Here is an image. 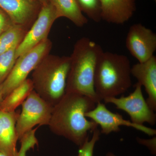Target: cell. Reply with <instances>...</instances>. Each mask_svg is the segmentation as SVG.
<instances>
[{"mask_svg":"<svg viewBox=\"0 0 156 156\" xmlns=\"http://www.w3.org/2000/svg\"><path fill=\"white\" fill-rule=\"evenodd\" d=\"M97 103L86 95L66 92L61 100L53 107L48 125L50 131L80 147L89 139V132L98 127L95 122L87 119L85 115L93 109Z\"/></svg>","mask_w":156,"mask_h":156,"instance_id":"obj_1","label":"cell"},{"mask_svg":"<svg viewBox=\"0 0 156 156\" xmlns=\"http://www.w3.org/2000/svg\"><path fill=\"white\" fill-rule=\"evenodd\" d=\"M103 50L100 45L84 37L76 42L70 58L66 92H75L98 102L94 88L98 60Z\"/></svg>","mask_w":156,"mask_h":156,"instance_id":"obj_2","label":"cell"},{"mask_svg":"<svg viewBox=\"0 0 156 156\" xmlns=\"http://www.w3.org/2000/svg\"><path fill=\"white\" fill-rule=\"evenodd\" d=\"M131 62L123 54L103 51L98 60L94 88L98 101L124 94L132 86Z\"/></svg>","mask_w":156,"mask_h":156,"instance_id":"obj_3","label":"cell"},{"mask_svg":"<svg viewBox=\"0 0 156 156\" xmlns=\"http://www.w3.org/2000/svg\"><path fill=\"white\" fill-rule=\"evenodd\" d=\"M70 66L69 56L48 54L33 71L34 90L52 106L65 94Z\"/></svg>","mask_w":156,"mask_h":156,"instance_id":"obj_4","label":"cell"},{"mask_svg":"<svg viewBox=\"0 0 156 156\" xmlns=\"http://www.w3.org/2000/svg\"><path fill=\"white\" fill-rule=\"evenodd\" d=\"M52 45L50 40L46 39L17 58L11 73L2 83L1 88L3 98L27 79L30 73L49 54Z\"/></svg>","mask_w":156,"mask_h":156,"instance_id":"obj_5","label":"cell"},{"mask_svg":"<svg viewBox=\"0 0 156 156\" xmlns=\"http://www.w3.org/2000/svg\"><path fill=\"white\" fill-rule=\"evenodd\" d=\"M21 105L22 110L16 125L18 140L35 126H48L53 109L34 90Z\"/></svg>","mask_w":156,"mask_h":156,"instance_id":"obj_6","label":"cell"},{"mask_svg":"<svg viewBox=\"0 0 156 156\" xmlns=\"http://www.w3.org/2000/svg\"><path fill=\"white\" fill-rule=\"evenodd\" d=\"M134 92L128 96L107 98L103 99L105 103L113 104L116 108L127 113L132 123L139 125L148 123L155 125L156 115L144 97L142 86L137 83Z\"/></svg>","mask_w":156,"mask_h":156,"instance_id":"obj_7","label":"cell"},{"mask_svg":"<svg viewBox=\"0 0 156 156\" xmlns=\"http://www.w3.org/2000/svg\"><path fill=\"white\" fill-rule=\"evenodd\" d=\"M58 18L56 9L50 2L42 5L31 28L27 32L16 49L17 59L48 38L50 29Z\"/></svg>","mask_w":156,"mask_h":156,"instance_id":"obj_8","label":"cell"},{"mask_svg":"<svg viewBox=\"0 0 156 156\" xmlns=\"http://www.w3.org/2000/svg\"><path fill=\"white\" fill-rule=\"evenodd\" d=\"M86 116L91 119L100 126L101 134L108 135L112 132L120 131L121 126L131 127L147 134L149 136H156L155 129L132 123L130 120L125 119L122 116L109 110L105 105L98 101L93 109L87 112Z\"/></svg>","mask_w":156,"mask_h":156,"instance_id":"obj_9","label":"cell"},{"mask_svg":"<svg viewBox=\"0 0 156 156\" xmlns=\"http://www.w3.org/2000/svg\"><path fill=\"white\" fill-rule=\"evenodd\" d=\"M126 45L138 62H144L154 56L155 52L156 34L141 23H135L128 30Z\"/></svg>","mask_w":156,"mask_h":156,"instance_id":"obj_10","label":"cell"},{"mask_svg":"<svg viewBox=\"0 0 156 156\" xmlns=\"http://www.w3.org/2000/svg\"><path fill=\"white\" fill-rule=\"evenodd\" d=\"M41 6L36 0H0V9L13 23L27 27L36 19Z\"/></svg>","mask_w":156,"mask_h":156,"instance_id":"obj_11","label":"cell"},{"mask_svg":"<svg viewBox=\"0 0 156 156\" xmlns=\"http://www.w3.org/2000/svg\"><path fill=\"white\" fill-rule=\"evenodd\" d=\"M131 76L145 88L148 95L147 102L156 111V57L154 55L147 61L138 62L131 66Z\"/></svg>","mask_w":156,"mask_h":156,"instance_id":"obj_12","label":"cell"},{"mask_svg":"<svg viewBox=\"0 0 156 156\" xmlns=\"http://www.w3.org/2000/svg\"><path fill=\"white\" fill-rule=\"evenodd\" d=\"M101 20L108 23L123 24L136 10V0H100Z\"/></svg>","mask_w":156,"mask_h":156,"instance_id":"obj_13","label":"cell"},{"mask_svg":"<svg viewBox=\"0 0 156 156\" xmlns=\"http://www.w3.org/2000/svg\"><path fill=\"white\" fill-rule=\"evenodd\" d=\"M19 114L0 110V151L8 156H16L17 154L16 125Z\"/></svg>","mask_w":156,"mask_h":156,"instance_id":"obj_14","label":"cell"},{"mask_svg":"<svg viewBox=\"0 0 156 156\" xmlns=\"http://www.w3.org/2000/svg\"><path fill=\"white\" fill-rule=\"evenodd\" d=\"M56 9L58 18L64 17L78 27L87 24L88 20L81 11L77 0H49Z\"/></svg>","mask_w":156,"mask_h":156,"instance_id":"obj_15","label":"cell"},{"mask_svg":"<svg viewBox=\"0 0 156 156\" xmlns=\"http://www.w3.org/2000/svg\"><path fill=\"white\" fill-rule=\"evenodd\" d=\"M34 90L33 84L30 79H27L22 84L16 87L3 99L0 110L13 112L27 98Z\"/></svg>","mask_w":156,"mask_h":156,"instance_id":"obj_16","label":"cell"},{"mask_svg":"<svg viewBox=\"0 0 156 156\" xmlns=\"http://www.w3.org/2000/svg\"><path fill=\"white\" fill-rule=\"evenodd\" d=\"M27 27L14 24L0 35V55L18 46L25 37Z\"/></svg>","mask_w":156,"mask_h":156,"instance_id":"obj_17","label":"cell"},{"mask_svg":"<svg viewBox=\"0 0 156 156\" xmlns=\"http://www.w3.org/2000/svg\"><path fill=\"white\" fill-rule=\"evenodd\" d=\"M17 47L14 46L0 55V83L2 84L11 73L17 60L16 51Z\"/></svg>","mask_w":156,"mask_h":156,"instance_id":"obj_18","label":"cell"},{"mask_svg":"<svg viewBox=\"0 0 156 156\" xmlns=\"http://www.w3.org/2000/svg\"><path fill=\"white\" fill-rule=\"evenodd\" d=\"M79 7L90 19L98 23L101 20L100 0H77Z\"/></svg>","mask_w":156,"mask_h":156,"instance_id":"obj_19","label":"cell"},{"mask_svg":"<svg viewBox=\"0 0 156 156\" xmlns=\"http://www.w3.org/2000/svg\"><path fill=\"white\" fill-rule=\"evenodd\" d=\"M40 127L32 129L27 132L20 140L21 146L19 151H17L16 156H26L27 152L30 149H34L36 145H38V141L35 134L37 129Z\"/></svg>","mask_w":156,"mask_h":156,"instance_id":"obj_20","label":"cell"},{"mask_svg":"<svg viewBox=\"0 0 156 156\" xmlns=\"http://www.w3.org/2000/svg\"><path fill=\"white\" fill-rule=\"evenodd\" d=\"M100 130L98 128L92 132L91 139H87L80 147L77 156H93V151L96 142L100 139Z\"/></svg>","mask_w":156,"mask_h":156,"instance_id":"obj_21","label":"cell"},{"mask_svg":"<svg viewBox=\"0 0 156 156\" xmlns=\"http://www.w3.org/2000/svg\"><path fill=\"white\" fill-rule=\"evenodd\" d=\"M14 24L9 15L0 9V35Z\"/></svg>","mask_w":156,"mask_h":156,"instance_id":"obj_22","label":"cell"},{"mask_svg":"<svg viewBox=\"0 0 156 156\" xmlns=\"http://www.w3.org/2000/svg\"><path fill=\"white\" fill-rule=\"evenodd\" d=\"M138 143L144 146L149 150L151 154L154 155L156 154V136H154L151 139H144L139 137H136Z\"/></svg>","mask_w":156,"mask_h":156,"instance_id":"obj_23","label":"cell"},{"mask_svg":"<svg viewBox=\"0 0 156 156\" xmlns=\"http://www.w3.org/2000/svg\"><path fill=\"white\" fill-rule=\"evenodd\" d=\"M1 86H2V83H0V107H1V104H2V102L3 99H4L3 98L2 95Z\"/></svg>","mask_w":156,"mask_h":156,"instance_id":"obj_24","label":"cell"},{"mask_svg":"<svg viewBox=\"0 0 156 156\" xmlns=\"http://www.w3.org/2000/svg\"><path fill=\"white\" fill-rule=\"evenodd\" d=\"M36 1L38 2L41 5H43L46 3H48L49 0H36Z\"/></svg>","mask_w":156,"mask_h":156,"instance_id":"obj_25","label":"cell"},{"mask_svg":"<svg viewBox=\"0 0 156 156\" xmlns=\"http://www.w3.org/2000/svg\"><path fill=\"white\" fill-rule=\"evenodd\" d=\"M106 156H116L114 154L111 152H108L106 154Z\"/></svg>","mask_w":156,"mask_h":156,"instance_id":"obj_26","label":"cell"},{"mask_svg":"<svg viewBox=\"0 0 156 156\" xmlns=\"http://www.w3.org/2000/svg\"><path fill=\"white\" fill-rule=\"evenodd\" d=\"M0 156H8L6 155V154H5L3 153L2 152L0 151Z\"/></svg>","mask_w":156,"mask_h":156,"instance_id":"obj_27","label":"cell"}]
</instances>
